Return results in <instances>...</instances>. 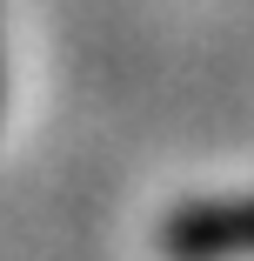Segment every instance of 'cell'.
<instances>
[{
	"mask_svg": "<svg viewBox=\"0 0 254 261\" xmlns=\"http://www.w3.org/2000/svg\"><path fill=\"white\" fill-rule=\"evenodd\" d=\"M161 248L174 261H228L254 254V201H194L181 215H167Z\"/></svg>",
	"mask_w": 254,
	"mask_h": 261,
	"instance_id": "1",
	"label": "cell"
}]
</instances>
